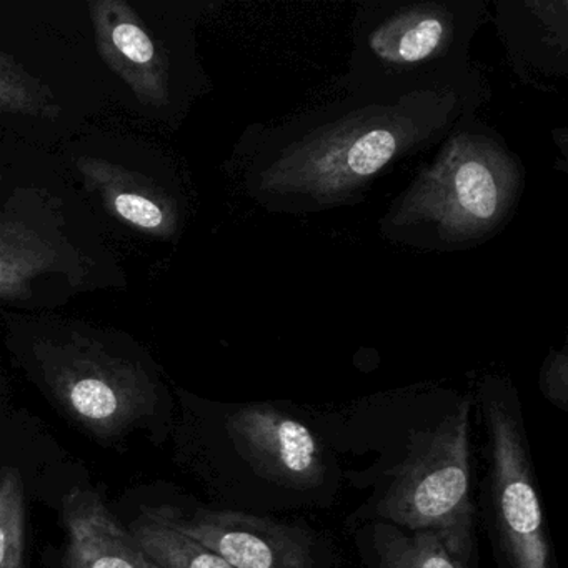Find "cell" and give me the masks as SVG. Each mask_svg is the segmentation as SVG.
Wrapping results in <instances>:
<instances>
[{
    "instance_id": "obj_7",
    "label": "cell",
    "mask_w": 568,
    "mask_h": 568,
    "mask_svg": "<svg viewBox=\"0 0 568 568\" xmlns=\"http://www.w3.org/2000/svg\"><path fill=\"white\" fill-rule=\"evenodd\" d=\"M31 357L58 404L95 437H118L158 404L154 377L84 325L58 324L36 335Z\"/></svg>"
},
{
    "instance_id": "obj_9",
    "label": "cell",
    "mask_w": 568,
    "mask_h": 568,
    "mask_svg": "<svg viewBox=\"0 0 568 568\" xmlns=\"http://www.w3.org/2000/svg\"><path fill=\"white\" fill-rule=\"evenodd\" d=\"M89 14L99 55L145 108L171 105V64L125 0H91Z\"/></svg>"
},
{
    "instance_id": "obj_13",
    "label": "cell",
    "mask_w": 568,
    "mask_h": 568,
    "mask_svg": "<svg viewBox=\"0 0 568 568\" xmlns=\"http://www.w3.org/2000/svg\"><path fill=\"white\" fill-rule=\"evenodd\" d=\"M62 242L39 229L0 214V298L24 301L42 275L64 267Z\"/></svg>"
},
{
    "instance_id": "obj_14",
    "label": "cell",
    "mask_w": 568,
    "mask_h": 568,
    "mask_svg": "<svg viewBox=\"0 0 568 568\" xmlns=\"http://www.w3.org/2000/svg\"><path fill=\"white\" fill-rule=\"evenodd\" d=\"M351 535L367 568H467L434 531H408L377 521L361 525Z\"/></svg>"
},
{
    "instance_id": "obj_17",
    "label": "cell",
    "mask_w": 568,
    "mask_h": 568,
    "mask_svg": "<svg viewBox=\"0 0 568 568\" xmlns=\"http://www.w3.org/2000/svg\"><path fill=\"white\" fill-rule=\"evenodd\" d=\"M26 550L24 481L19 470H0V568H22Z\"/></svg>"
},
{
    "instance_id": "obj_11",
    "label": "cell",
    "mask_w": 568,
    "mask_h": 568,
    "mask_svg": "<svg viewBox=\"0 0 568 568\" xmlns=\"http://www.w3.org/2000/svg\"><path fill=\"white\" fill-rule=\"evenodd\" d=\"M78 169L85 187L95 192L105 211L122 224L161 241H171L178 235L181 207L161 185L124 165L89 155L79 159Z\"/></svg>"
},
{
    "instance_id": "obj_5",
    "label": "cell",
    "mask_w": 568,
    "mask_h": 568,
    "mask_svg": "<svg viewBox=\"0 0 568 568\" xmlns=\"http://www.w3.org/2000/svg\"><path fill=\"white\" fill-rule=\"evenodd\" d=\"M221 435L239 488L232 510L271 517L328 510L347 487L344 460L317 407L285 400L225 405Z\"/></svg>"
},
{
    "instance_id": "obj_2",
    "label": "cell",
    "mask_w": 568,
    "mask_h": 568,
    "mask_svg": "<svg viewBox=\"0 0 568 568\" xmlns=\"http://www.w3.org/2000/svg\"><path fill=\"white\" fill-rule=\"evenodd\" d=\"M488 98L490 91L342 95L277 124L248 125L235 142L231 174L268 214L354 207L395 165L437 148Z\"/></svg>"
},
{
    "instance_id": "obj_4",
    "label": "cell",
    "mask_w": 568,
    "mask_h": 568,
    "mask_svg": "<svg viewBox=\"0 0 568 568\" xmlns=\"http://www.w3.org/2000/svg\"><path fill=\"white\" fill-rule=\"evenodd\" d=\"M488 0H364L352 22L344 95L397 99L418 92L490 91L470 62Z\"/></svg>"
},
{
    "instance_id": "obj_6",
    "label": "cell",
    "mask_w": 568,
    "mask_h": 568,
    "mask_svg": "<svg viewBox=\"0 0 568 568\" xmlns=\"http://www.w3.org/2000/svg\"><path fill=\"white\" fill-rule=\"evenodd\" d=\"M471 394L485 438V470L475 494L478 525L497 568H560L517 385L490 372L475 381Z\"/></svg>"
},
{
    "instance_id": "obj_16",
    "label": "cell",
    "mask_w": 568,
    "mask_h": 568,
    "mask_svg": "<svg viewBox=\"0 0 568 568\" xmlns=\"http://www.w3.org/2000/svg\"><path fill=\"white\" fill-rule=\"evenodd\" d=\"M0 114L48 121H55L61 115V104L54 92L6 52H0Z\"/></svg>"
},
{
    "instance_id": "obj_1",
    "label": "cell",
    "mask_w": 568,
    "mask_h": 568,
    "mask_svg": "<svg viewBox=\"0 0 568 568\" xmlns=\"http://www.w3.org/2000/svg\"><path fill=\"white\" fill-rule=\"evenodd\" d=\"M318 412L342 460L371 455V464L345 468V485L367 491L348 531L377 521L434 531L455 560L478 568L471 388L414 385Z\"/></svg>"
},
{
    "instance_id": "obj_15",
    "label": "cell",
    "mask_w": 568,
    "mask_h": 568,
    "mask_svg": "<svg viewBox=\"0 0 568 568\" xmlns=\"http://www.w3.org/2000/svg\"><path fill=\"white\" fill-rule=\"evenodd\" d=\"M129 531L162 568H235L211 548L182 534L172 521L169 505L144 508Z\"/></svg>"
},
{
    "instance_id": "obj_3",
    "label": "cell",
    "mask_w": 568,
    "mask_h": 568,
    "mask_svg": "<svg viewBox=\"0 0 568 568\" xmlns=\"http://www.w3.org/2000/svg\"><path fill=\"white\" fill-rule=\"evenodd\" d=\"M527 187L521 159L500 132L467 112L378 221L390 244L455 254L507 229Z\"/></svg>"
},
{
    "instance_id": "obj_8",
    "label": "cell",
    "mask_w": 568,
    "mask_h": 568,
    "mask_svg": "<svg viewBox=\"0 0 568 568\" xmlns=\"http://www.w3.org/2000/svg\"><path fill=\"white\" fill-rule=\"evenodd\" d=\"M175 527L235 568H338L334 538L305 520L232 508H197L191 515L169 505Z\"/></svg>"
},
{
    "instance_id": "obj_10",
    "label": "cell",
    "mask_w": 568,
    "mask_h": 568,
    "mask_svg": "<svg viewBox=\"0 0 568 568\" xmlns=\"http://www.w3.org/2000/svg\"><path fill=\"white\" fill-rule=\"evenodd\" d=\"M494 21L511 69L541 88L568 75L567 0H495Z\"/></svg>"
},
{
    "instance_id": "obj_18",
    "label": "cell",
    "mask_w": 568,
    "mask_h": 568,
    "mask_svg": "<svg viewBox=\"0 0 568 568\" xmlns=\"http://www.w3.org/2000/svg\"><path fill=\"white\" fill-rule=\"evenodd\" d=\"M540 392L554 407L568 408V354L567 348L550 352L540 371Z\"/></svg>"
},
{
    "instance_id": "obj_12",
    "label": "cell",
    "mask_w": 568,
    "mask_h": 568,
    "mask_svg": "<svg viewBox=\"0 0 568 568\" xmlns=\"http://www.w3.org/2000/svg\"><path fill=\"white\" fill-rule=\"evenodd\" d=\"M62 517L68 530L64 568H162L94 491L69 494Z\"/></svg>"
}]
</instances>
